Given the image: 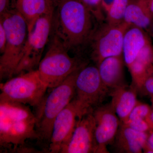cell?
I'll use <instances>...</instances> for the list:
<instances>
[{
    "label": "cell",
    "mask_w": 153,
    "mask_h": 153,
    "mask_svg": "<svg viewBox=\"0 0 153 153\" xmlns=\"http://www.w3.org/2000/svg\"><path fill=\"white\" fill-rule=\"evenodd\" d=\"M102 6L105 13L109 10L112 5L114 0H101Z\"/></svg>",
    "instance_id": "83f0119b"
},
{
    "label": "cell",
    "mask_w": 153,
    "mask_h": 153,
    "mask_svg": "<svg viewBox=\"0 0 153 153\" xmlns=\"http://www.w3.org/2000/svg\"><path fill=\"white\" fill-rule=\"evenodd\" d=\"M7 42V35L5 30L1 23L0 22V53L2 54L5 48Z\"/></svg>",
    "instance_id": "d4e9b609"
},
{
    "label": "cell",
    "mask_w": 153,
    "mask_h": 153,
    "mask_svg": "<svg viewBox=\"0 0 153 153\" xmlns=\"http://www.w3.org/2000/svg\"><path fill=\"white\" fill-rule=\"evenodd\" d=\"M85 6L90 10L97 22L105 21L104 10L101 4V0H82Z\"/></svg>",
    "instance_id": "44dd1931"
},
{
    "label": "cell",
    "mask_w": 153,
    "mask_h": 153,
    "mask_svg": "<svg viewBox=\"0 0 153 153\" xmlns=\"http://www.w3.org/2000/svg\"><path fill=\"white\" fill-rule=\"evenodd\" d=\"M152 110V108L148 105L138 101L136 105L132 110L127 120H146L150 113Z\"/></svg>",
    "instance_id": "7402d4cb"
},
{
    "label": "cell",
    "mask_w": 153,
    "mask_h": 153,
    "mask_svg": "<svg viewBox=\"0 0 153 153\" xmlns=\"http://www.w3.org/2000/svg\"><path fill=\"white\" fill-rule=\"evenodd\" d=\"M81 68L70 74L60 85L51 89L34 108L37 143L44 152H48L55 119L74 98L75 80Z\"/></svg>",
    "instance_id": "3957f363"
},
{
    "label": "cell",
    "mask_w": 153,
    "mask_h": 153,
    "mask_svg": "<svg viewBox=\"0 0 153 153\" xmlns=\"http://www.w3.org/2000/svg\"><path fill=\"white\" fill-rule=\"evenodd\" d=\"M109 93L102 81L96 65L87 64L82 67L76 76L73 99L79 111V117L93 112L101 105Z\"/></svg>",
    "instance_id": "52a82bcc"
},
{
    "label": "cell",
    "mask_w": 153,
    "mask_h": 153,
    "mask_svg": "<svg viewBox=\"0 0 153 153\" xmlns=\"http://www.w3.org/2000/svg\"><path fill=\"white\" fill-rule=\"evenodd\" d=\"M7 35L5 48L0 57V80L13 77L24 54L27 39L28 25L22 15L12 9L0 16Z\"/></svg>",
    "instance_id": "5b68a950"
},
{
    "label": "cell",
    "mask_w": 153,
    "mask_h": 153,
    "mask_svg": "<svg viewBox=\"0 0 153 153\" xmlns=\"http://www.w3.org/2000/svg\"><path fill=\"white\" fill-rule=\"evenodd\" d=\"M131 0H114L106 13L105 22L110 25H118L124 22L126 11Z\"/></svg>",
    "instance_id": "ffe728a7"
},
{
    "label": "cell",
    "mask_w": 153,
    "mask_h": 153,
    "mask_svg": "<svg viewBox=\"0 0 153 153\" xmlns=\"http://www.w3.org/2000/svg\"><path fill=\"white\" fill-rule=\"evenodd\" d=\"M46 54L39 63L38 74L48 89L61 84L74 71L88 64L84 58L71 57L60 38L51 31Z\"/></svg>",
    "instance_id": "277c9868"
},
{
    "label": "cell",
    "mask_w": 153,
    "mask_h": 153,
    "mask_svg": "<svg viewBox=\"0 0 153 153\" xmlns=\"http://www.w3.org/2000/svg\"><path fill=\"white\" fill-rule=\"evenodd\" d=\"M149 136L148 133L137 131L121 122L114 140L116 149L120 153L143 152Z\"/></svg>",
    "instance_id": "4fadbf2b"
},
{
    "label": "cell",
    "mask_w": 153,
    "mask_h": 153,
    "mask_svg": "<svg viewBox=\"0 0 153 153\" xmlns=\"http://www.w3.org/2000/svg\"><path fill=\"white\" fill-rule=\"evenodd\" d=\"M93 112L78 117L71 139L60 153H95L97 151Z\"/></svg>",
    "instance_id": "30bf717a"
},
{
    "label": "cell",
    "mask_w": 153,
    "mask_h": 153,
    "mask_svg": "<svg viewBox=\"0 0 153 153\" xmlns=\"http://www.w3.org/2000/svg\"><path fill=\"white\" fill-rule=\"evenodd\" d=\"M145 4L153 16V0H144Z\"/></svg>",
    "instance_id": "f1b7e54d"
},
{
    "label": "cell",
    "mask_w": 153,
    "mask_h": 153,
    "mask_svg": "<svg viewBox=\"0 0 153 153\" xmlns=\"http://www.w3.org/2000/svg\"><path fill=\"white\" fill-rule=\"evenodd\" d=\"M144 91L148 94L153 99V73L148 76L144 84Z\"/></svg>",
    "instance_id": "cb8c5ba5"
},
{
    "label": "cell",
    "mask_w": 153,
    "mask_h": 153,
    "mask_svg": "<svg viewBox=\"0 0 153 153\" xmlns=\"http://www.w3.org/2000/svg\"><path fill=\"white\" fill-rule=\"evenodd\" d=\"M46 1L50 10H54V0H46Z\"/></svg>",
    "instance_id": "f546056e"
},
{
    "label": "cell",
    "mask_w": 153,
    "mask_h": 153,
    "mask_svg": "<svg viewBox=\"0 0 153 153\" xmlns=\"http://www.w3.org/2000/svg\"><path fill=\"white\" fill-rule=\"evenodd\" d=\"M144 152L146 153H153V131L149 135L146 147Z\"/></svg>",
    "instance_id": "4316f807"
},
{
    "label": "cell",
    "mask_w": 153,
    "mask_h": 153,
    "mask_svg": "<svg viewBox=\"0 0 153 153\" xmlns=\"http://www.w3.org/2000/svg\"><path fill=\"white\" fill-rule=\"evenodd\" d=\"M152 105H153V108H152V109H153V99H152Z\"/></svg>",
    "instance_id": "1f68e13d"
},
{
    "label": "cell",
    "mask_w": 153,
    "mask_h": 153,
    "mask_svg": "<svg viewBox=\"0 0 153 153\" xmlns=\"http://www.w3.org/2000/svg\"><path fill=\"white\" fill-rule=\"evenodd\" d=\"M149 32L150 33L151 36L153 37V23L152 25H151L150 27L149 30Z\"/></svg>",
    "instance_id": "4dcf8cb0"
},
{
    "label": "cell",
    "mask_w": 153,
    "mask_h": 153,
    "mask_svg": "<svg viewBox=\"0 0 153 153\" xmlns=\"http://www.w3.org/2000/svg\"><path fill=\"white\" fill-rule=\"evenodd\" d=\"M11 6L26 20L29 33L40 17L54 11L49 8L46 0H11Z\"/></svg>",
    "instance_id": "e0dca14e"
},
{
    "label": "cell",
    "mask_w": 153,
    "mask_h": 153,
    "mask_svg": "<svg viewBox=\"0 0 153 153\" xmlns=\"http://www.w3.org/2000/svg\"><path fill=\"white\" fill-rule=\"evenodd\" d=\"M132 80V86L137 91L144 92V84L149 75L153 73V65L147 66L135 60L128 67Z\"/></svg>",
    "instance_id": "d6986e66"
},
{
    "label": "cell",
    "mask_w": 153,
    "mask_h": 153,
    "mask_svg": "<svg viewBox=\"0 0 153 153\" xmlns=\"http://www.w3.org/2000/svg\"><path fill=\"white\" fill-rule=\"evenodd\" d=\"M151 42L145 30L130 26L124 36L123 56L128 67L135 60L143 48Z\"/></svg>",
    "instance_id": "9a60e30c"
},
{
    "label": "cell",
    "mask_w": 153,
    "mask_h": 153,
    "mask_svg": "<svg viewBox=\"0 0 153 153\" xmlns=\"http://www.w3.org/2000/svg\"><path fill=\"white\" fill-rule=\"evenodd\" d=\"M93 113L96 123L97 153H108L107 147L114 140L121 121L110 103L98 106Z\"/></svg>",
    "instance_id": "8fae6325"
},
{
    "label": "cell",
    "mask_w": 153,
    "mask_h": 153,
    "mask_svg": "<svg viewBox=\"0 0 153 153\" xmlns=\"http://www.w3.org/2000/svg\"><path fill=\"white\" fill-rule=\"evenodd\" d=\"M0 100L13 102L35 108L46 94L48 88L38 70L19 74L1 84Z\"/></svg>",
    "instance_id": "ba28073f"
},
{
    "label": "cell",
    "mask_w": 153,
    "mask_h": 153,
    "mask_svg": "<svg viewBox=\"0 0 153 153\" xmlns=\"http://www.w3.org/2000/svg\"><path fill=\"white\" fill-rule=\"evenodd\" d=\"M123 56H112L102 60L97 65L103 85L109 91L126 86L124 75Z\"/></svg>",
    "instance_id": "5bb4252c"
},
{
    "label": "cell",
    "mask_w": 153,
    "mask_h": 153,
    "mask_svg": "<svg viewBox=\"0 0 153 153\" xmlns=\"http://www.w3.org/2000/svg\"><path fill=\"white\" fill-rule=\"evenodd\" d=\"M29 139H37L34 113L26 105L0 100L1 148L21 151Z\"/></svg>",
    "instance_id": "7a4b0ae2"
},
{
    "label": "cell",
    "mask_w": 153,
    "mask_h": 153,
    "mask_svg": "<svg viewBox=\"0 0 153 153\" xmlns=\"http://www.w3.org/2000/svg\"><path fill=\"white\" fill-rule=\"evenodd\" d=\"M131 26L97 22L84 50L96 65L107 57L123 55L124 36Z\"/></svg>",
    "instance_id": "8992f818"
},
{
    "label": "cell",
    "mask_w": 153,
    "mask_h": 153,
    "mask_svg": "<svg viewBox=\"0 0 153 153\" xmlns=\"http://www.w3.org/2000/svg\"><path fill=\"white\" fill-rule=\"evenodd\" d=\"M137 91L127 85L116 88L110 91L111 97L110 104L121 122L127 120L138 101Z\"/></svg>",
    "instance_id": "2e32d148"
},
{
    "label": "cell",
    "mask_w": 153,
    "mask_h": 153,
    "mask_svg": "<svg viewBox=\"0 0 153 153\" xmlns=\"http://www.w3.org/2000/svg\"><path fill=\"white\" fill-rule=\"evenodd\" d=\"M52 31L68 50L83 57L84 50L97 24L82 0H54Z\"/></svg>",
    "instance_id": "6da1fadb"
},
{
    "label": "cell",
    "mask_w": 153,
    "mask_h": 153,
    "mask_svg": "<svg viewBox=\"0 0 153 153\" xmlns=\"http://www.w3.org/2000/svg\"><path fill=\"white\" fill-rule=\"evenodd\" d=\"M124 22L149 31L153 23V16L144 0H131L126 11Z\"/></svg>",
    "instance_id": "ac0fdd59"
},
{
    "label": "cell",
    "mask_w": 153,
    "mask_h": 153,
    "mask_svg": "<svg viewBox=\"0 0 153 153\" xmlns=\"http://www.w3.org/2000/svg\"><path fill=\"white\" fill-rule=\"evenodd\" d=\"M123 123L137 131L147 133L151 130L149 126L145 119L128 120Z\"/></svg>",
    "instance_id": "603a6c76"
},
{
    "label": "cell",
    "mask_w": 153,
    "mask_h": 153,
    "mask_svg": "<svg viewBox=\"0 0 153 153\" xmlns=\"http://www.w3.org/2000/svg\"><path fill=\"white\" fill-rule=\"evenodd\" d=\"M53 12L40 17L28 33L23 57L14 76L38 69L51 35Z\"/></svg>",
    "instance_id": "9c48e42d"
},
{
    "label": "cell",
    "mask_w": 153,
    "mask_h": 153,
    "mask_svg": "<svg viewBox=\"0 0 153 153\" xmlns=\"http://www.w3.org/2000/svg\"><path fill=\"white\" fill-rule=\"evenodd\" d=\"M12 9L11 0H0V16Z\"/></svg>",
    "instance_id": "484cf974"
},
{
    "label": "cell",
    "mask_w": 153,
    "mask_h": 153,
    "mask_svg": "<svg viewBox=\"0 0 153 153\" xmlns=\"http://www.w3.org/2000/svg\"><path fill=\"white\" fill-rule=\"evenodd\" d=\"M79 116L73 100L55 119L48 153H61L71 139Z\"/></svg>",
    "instance_id": "7c38bea8"
}]
</instances>
